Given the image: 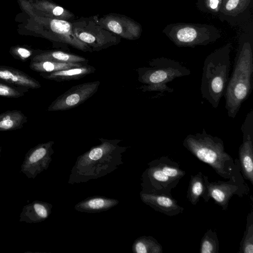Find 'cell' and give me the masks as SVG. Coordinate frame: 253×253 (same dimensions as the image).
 Listing matches in <instances>:
<instances>
[{"mask_svg":"<svg viewBox=\"0 0 253 253\" xmlns=\"http://www.w3.org/2000/svg\"><path fill=\"white\" fill-rule=\"evenodd\" d=\"M52 205L50 203L34 201L23 207L20 214V222L35 223L43 221L51 213Z\"/></svg>","mask_w":253,"mask_h":253,"instance_id":"obj_17","label":"cell"},{"mask_svg":"<svg viewBox=\"0 0 253 253\" xmlns=\"http://www.w3.org/2000/svg\"><path fill=\"white\" fill-rule=\"evenodd\" d=\"M10 52L14 58L24 62L29 59L31 60L33 56L37 53L38 50L33 52V50L25 47H17L12 48Z\"/></svg>","mask_w":253,"mask_h":253,"instance_id":"obj_29","label":"cell"},{"mask_svg":"<svg viewBox=\"0 0 253 253\" xmlns=\"http://www.w3.org/2000/svg\"><path fill=\"white\" fill-rule=\"evenodd\" d=\"M253 84V39L242 35L235 58L234 66L224 96L228 116L235 118L242 104L250 95Z\"/></svg>","mask_w":253,"mask_h":253,"instance_id":"obj_2","label":"cell"},{"mask_svg":"<svg viewBox=\"0 0 253 253\" xmlns=\"http://www.w3.org/2000/svg\"><path fill=\"white\" fill-rule=\"evenodd\" d=\"M28 88L13 85L0 81V96L6 98H19L29 92Z\"/></svg>","mask_w":253,"mask_h":253,"instance_id":"obj_27","label":"cell"},{"mask_svg":"<svg viewBox=\"0 0 253 253\" xmlns=\"http://www.w3.org/2000/svg\"><path fill=\"white\" fill-rule=\"evenodd\" d=\"M31 61H48L61 63H88V60L85 58L73 53L62 50H38Z\"/></svg>","mask_w":253,"mask_h":253,"instance_id":"obj_20","label":"cell"},{"mask_svg":"<svg viewBox=\"0 0 253 253\" xmlns=\"http://www.w3.org/2000/svg\"><path fill=\"white\" fill-rule=\"evenodd\" d=\"M27 122V117L21 111H6L0 114V131H11L21 129Z\"/></svg>","mask_w":253,"mask_h":253,"instance_id":"obj_22","label":"cell"},{"mask_svg":"<svg viewBox=\"0 0 253 253\" xmlns=\"http://www.w3.org/2000/svg\"><path fill=\"white\" fill-rule=\"evenodd\" d=\"M1 147L0 146V156H1Z\"/></svg>","mask_w":253,"mask_h":253,"instance_id":"obj_30","label":"cell"},{"mask_svg":"<svg viewBox=\"0 0 253 253\" xmlns=\"http://www.w3.org/2000/svg\"><path fill=\"white\" fill-rule=\"evenodd\" d=\"M93 66L86 64L82 66L74 67L48 73H39L43 79L57 82L79 80L95 72Z\"/></svg>","mask_w":253,"mask_h":253,"instance_id":"obj_19","label":"cell"},{"mask_svg":"<svg viewBox=\"0 0 253 253\" xmlns=\"http://www.w3.org/2000/svg\"><path fill=\"white\" fill-rule=\"evenodd\" d=\"M134 253H162V245L153 237L142 236L136 238L132 245Z\"/></svg>","mask_w":253,"mask_h":253,"instance_id":"obj_24","label":"cell"},{"mask_svg":"<svg viewBox=\"0 0 253 253\" xmlns=\"http://www.w3.org/2000/svg\"><path fill=\"white\" fill-rule=\"evenodd\" d=\"M204 175L201 171L198 172L195 175H190L186 198L194 206L199 202L201 197L205 202H208L211 199L209 196Z\"/></svg>","mask_w":253,"mask_h":253,"instance_id":"obj_21","label":"cell"},{"mask_svg":"<svg viewBox=\"0 0 253 253\" xmlns=\"http://www.w3.org/2000/svg\"><path fill=\"white\" fill-rule=\"evenodd\" d=\"M162 33L179 47L207 45L214 43L221 37L217 27L201 23H171L164 28Z\"/></svg>","mask_w":253,"mask_h":253,"instance_id":"obj_7","label":"cell"},{"mask_svg":"<svg viewBox=\"0 0 253 253\" xmlns=\"http://www.w3.org/2000/svg\"><path fill=\"white\" fill-rule=\"evenodd\" d=\"M222 0H197L196 5L202 12L218 15Z\"/></svg>","mask_w":253,"mask_h":253,"instance_id":"obj_28","label":"cell"},{"mask_svg":"<svg viewBox=\"0 0 253 253\" xmlns=\"http://www.w3.org/2000/svg\"><path fill=\"white\" fill-rule=\"evenodd\" d=\"M117 199L102 196L88 197L78 203L74 207L77 211L88 213H98L107 211L117 206Z\"/></svg>","mask_w":253,"mask_h":253,"instance_id":"obj_18","label":"cell"},{"mask_svg":"<svg viewBox=\"0 0 253 253\" xmlns=\"http://www.w3.org/2000/svg\"><path fill=\"white\" fill-rule=\"evenodd\" d=\"M183 146L200 161L209 165L220 177L225 179L242 177L238 159L235 160L225 150L223 140L207 133L188 134Z\"/></svg>","mask_w":253,"mask_h":253,"instance_id":"obj_3","label":"cell"},{"mask_svg":"<svg viewBox=\"0 0 253 253\" xmlns=\"http://www.w3.org/2000/svg\"><path fill=\"white\" fill-rule=\"evenodd\" d=\"M237 253H253V211L252 209L247 215L246 229Z\"/></svg>","mask_w":253,"mask_h":253,"instance_id":"obj_25","label":"cell"},{"mask_svg":"<svg viewBox=\"0 0 253 253\" xmlns=\"http://www.w3.org/2000/svg\"><path fill=\"white\" fill-rule=\"evenodd\" d=\"M101 143L79 156L72 167L68 183L87 182L111 173L124 162L122 156L127 147L122 146L119 139L99 138Z\"/></svg>","mask_w":253,"mask_h":253,"instance_id":"obj_1","label":"cell"},{"mask_svg":"<svg viewBox=\"0 0 253 253\" xmlns=\"http://www.w3.org/2000/svg\"><path fill=\"white\" fill-rule=\"evenodd\" d=\"M141 176V191L172 196V189L177 186L186 174L177 162L162 156L148 163Z\"/></svg>","mask_w":253,"mask_h":253,"instance_id":"obj_5","label":"cell"},{"mask_svg":"<svg viewBox=\"0 0 253 253\" xmlns=\"http://www.w3.org/2000/svg\"><path fill=\"white\" fill-rule=\"evenodd\" d=\"M232 47L231 42L227 43L209 54L204 62L201 95L214 108L218 106L229 82Z\"/></svg>","mask_w":253,"mask_h":253,"instance_id":"obj_4","label":"cell"},{"mask_svg":"<svg viewBox=\"0 0 253 253\" xmlns=\"http://www.w3.org/2000/svg\"><path fill=\"white\" fill-rule=\"evenodd\" d=\"M142 202L152 208L169 216H173L183 212L184 208L178 204L172 196L161 194H150L140 191Z\"/></svg>","mask_w":253,"mask_h":253,"instance_id":"obj_15","label":"cell"},{"mask_svg":"<svg viewBox=\"0 0 253 253\" xmlns=\"http://www.w3.org/2000/svg\"><path fill=\"white\" fill-rule=\"evenodd\" d=\"M219 243L216 230L209 229L203 236L200 246V253H218Z\"/></svg>","mask_w":253,"mask_h":253,"instance_id":"obj_26","label":"cell"},{"mask_svg":"<svg viewBox=\"0 0 253 253\" xmlns=\"http://www.w3.org/2000/svg\"><path fill=\"white\" fill-rule=\"evenodd\" d=\"M53 141L38 144L31 148L25 154L21 165V171L28 178L34 179L46 170L52 161L54 153Z\"/></svg>","mask_w":253,"mask_h":253,"instance_id":"obj_11","label":"cell"},{"mask_svg":"<svg viewBox=\"0 0 253 253\" xmlns=\"http://www.w3.org/2000/svg\"><path fill=\"white\" fill-rule=\"evenodd\" d=\"M88 63H61L53 61H31L29 67L31 70L39 73H48L69 68L79 67Z\"/></svg>","mask_w":253,"mask_h":253,"instance_id":"obj_23","label":"cell"},{"mask_svg":"<svg viewBox=\"0 0 253 253\" xmlns=\"http://www.w3.org/2000/svg\"><path fill=\"white\" fill-rule=\"evenodd\" d=\"M243 141L238 151L241 172L244 179L253 185V111L247 114L241 126Z\"/></svg>","mask_w":253,"mask_h":253,"instance_id":"obj_12","label":"cell"},{"mask_svg":"<svg viewBox=\"0 0 253 253\" xmlns=\"http://www.w3.org/2000/svg\"><path fill=\"white\" fill-rule=\"evenodd\" d=\"M204 178L209 196L213 199L215 204L219 206L223 211L227 210L229 201L234 195L242 198L250 192V188L243 176L231 178L227 181L211 182L208 176L205 175Z\"/></svg>","mask_w":253,"mask_h":253,"instance_id":"obj_9","label":"cell"},{"mask_svg":"<svg viewBox=\"0 0 253 253\" xmlns=\"http://www.w3.org/2000/svg\"><path fill=\"white\" fill-rule=\"evenodd\" d=\"M149 64V67L137 69L138 80L143 84L140 86L143 92L172 93L173 89L167 84L176 78L191 74L189 69L179 62L164 57L153 59Z\"/></svg>","mask_w":253,"mask_h":253,"instance_id":"obj_6","label":"cell"},{"mask_svg":"<svg viewBox=\"0 0 253 253\" xmlns=\"http://www.w3.org/2000/svg\"><path fill=\"white\" fill-rule=\"evenodd\" d=\"M0 81L28 89L41 87V84L26 73L8 66L0 65Z\"/></svg>","mask_w":253,"mask_h":253,"instance_id":"obj_16","label":"cell"},{"mask_svg":"<svg viewBox=\"0 0 253 253\" xmlns=\"http://www.w3.org/2000/svg\"><path fill=\"white\" fill-rule=\"evenodd\" d=\"M97 16L81 17L72 23L76 36L87 44L92 51H99L120 42L119 36L102 28Z\"/></svg>","mask_w":253,"mask_h":253,"instance_id":"obj_8","label":"cell"},{"mask_svg":"<svg viewBox=\"0 0 253 253\" xmlns=\"http://www.w3.org/2000/svg\"><path fill=\"white\" fill-rule=\"evenodd\" d=\"M100 82H87L73 86L57 97L48 107L47 111L71 109L83 103L98 90Z\"/></svg>","mask_w":253,"mask_h":253,"instance_id":"obj_10","label":"cell"},{"mask_svg":"<svg viewBox=\"0 0 253 253\" xmlns=\"http://www.w3.org/2000/svg\"><path fill=\"white\" fill-rule=\"evenodd\" d=\"M98 23L105 29L121 38L138 39L142 33V26L138 22L124 15L110 13L98 18Z\"/></svg>","mask_w":253,"mask_h":253,"instance_id":"obj_13","label":"cell"},{"mask_svg":"<svg viewBox=\"0 0 253 253\" xmlns=\"http://www.w3.org/2000/svg\"><path fill=\"white\" fill-rule=\"evenodd\" d=\"M252 0H222L218 16L222 22L235 26L248 19Z\"/></svg>","mask_w":253,"mask_h":253,"instance_id":"obj_14","label":"cell"}]
</instances>
